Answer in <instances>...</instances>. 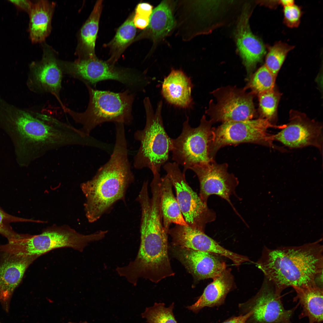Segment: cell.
<instances>
[{
	"label": "cell",
	"mask_w": 323,
	"mask_h": 323,
	"mask_svg": "<svg viewBox=\"0 0 323 323\" xmlns=\"http://www.w3.org/2000/svg\"><path fill=\"white\" fill-rule=\"evenodd\" d=\"M294 48L281 41L268 47L265 65L274 75L276 77L288 53Z\"/></svg>",
	"instance_id": "obj_27"
},
{
	"label": "cell",
	"mask_w": 323,
	"mask_h": 323,
	"mask_svg": "<svg viewBox=\"0 0 323 323\" xmlns=\"http://www.w3.org/2000/svg\"><path fill=\"white\" fill-rule=\"evenodd\" d=\"M41 60L32 62L28 84L31 89L36 88L44 92L58 93L61 88V69L56 57L57 53L50 46L43 45Z\"/></svg>",
	"instance_id": "obj_17"
},
{
	"label": "cell",
	"mask_w": 323,
	"mask_h": 323,
	"mask_svg": "<svg viewBox=\"0 0 323 323\" xmlns=\"http://www.w3.org/2000/svg\"><path fill=\"white\" fill-rule=\"evenodd\" d=\"M37 258L0 252V302L6 311L15 290L28 268Z\"/></svg>",
	"instance_id": "obj_18"
},
{
	"label": "cell",
	"mask_w": 323,
	"mask_h": 323,
	"mask_svg": "<svg viewBox=\"0 0 323 323\" xmlns=\"http://www.w3.org/2000/svg\"><path fill=\"white\" fill-rule=\"evenodd\" d=\"M272 283L264 277L256 294L245 304L247 312L252 314L248 320L250 323H292L291 319L298 306L285 309Z\"/></svg>",
	"instance_id": "obj_12"
},
{
	"label": "cell",
	"mask_w": 323,
	"mask_h": 323,
	"mask_svg": "<svg viewBox=\"0 0 323 323\" xmlns=\"http://www.w3.org/2000/svg\"><path fill=\"white\" fill-rule=\"evenodd\" d=\"M212 124L203 115L199 126L193 128L188 118L183 124L179 136L172 138V159L183 167V174L194 166L215 160L211 158L210 154L213 138Z\"/></svg>",
	"instance_id": "obj_7"
},
{
	"label": "cell",
	"mask_w": 323,
	"mask_h": 323,
	"mask_svg": "<svg viewBox=\"0 0 323 323\" xmlns=\"http://www.w3.org/2000/svg\"><path fill=\"white\" fill-rule=\"evenodd\" d=\"M127 147L126 136L117 135L109 159L91 179L81 184L86 199L85 215L89 223L98 220L117 201L124 199L127 188L134 181Z\"/></svg>",
	"instance_id": "obj_3"
},
{
	"label": "cell",
	"mask_w": 323,
	"mask_h": 323,
	"mask_svg": "<svg viewBox=\"0 0 323 323\" xmlns=\"http://www.w3.org/2000/svg\"><path fill=\"white\" fill-rule=\"evenodd\" d=\"M152 5L148 3L139 4L135 9V13L150 17L153 10Z\"/></svg>",
	"instance_id": "obj_34"
},
{
	"label": "cell",
	"mask_w": 323,
	"mask_h": 323,
	"mask_svg": "<svg viewBox=\"0 0 323 323\" xmlns=\"http://www.w3.org/2000/svg\"><path fill=\"white\" fill-rule=\"evenodd\" d=\"M246 90L227 86L213 91L216 102L210 100L205 112L212 123L252 119L255 113L253 94Z\"/></svg>",
	"instance_id": "obj_10"
},
{
	"label": "cell",
	"mask_w": 323,
	"mask_h": 323,
	"mask_svg": "<svg viewBox=\"0 0 323 323\" xmlns=\"http://www.w3.org/2000/svg\"><path fill=\"white\" fill-rule=\"evenodd\" d=\"M56 3L47 0L32 3L29 13V37L33 43L43 42L51 29V20Z\"/></svg>",
	"instance_id": "obj_21"
},
{
	"label": "cell",
	"mask_w": 323,
	"mask_h": 323,
	"mask_svg": "<svg viewBox=\"0 0 323 323\" xmlns=\"http://www.w3.org/2000/svg\"><path fill=\"white\" fill-rule=\"evenodd\" d=\"M146 114L144 128L135 132V139L140 144L138 150L135 156L133 166L137 169L149 168L152 171L159 172L161 167L167 162L169 153L172 149V138L164 129L162 111V101L158 103L155 112L150 99L144 100Z\"/></svg>",
	"instance_id": "obj_5"
},
{
	"label": "cell",
	"mask_w": 323,
	"mask_h": 323,
	"mask_svg": "<svg viewBox=\"0 0 323 323\" xmlns=\"http://www.w3.org/2000/svg\"><path fill=\"white\" fill-rule=\"evenodd\" d=\"M249 16V7L246 6L240 17L235 33L238 48L249 73L262 60L266 52L262 42L251 31Z\"/></svg>",
	"instance_id": "obj_19"
},
{
	"label": "cell",
	"mask_w": 323,
	"mask_h": 323,
	"mask_svg": "<svg viewBox=\"0 0 323 323\" xmlns=\"http://www.w3.org/2000/svg\"><path fill=\"white\" fill-rule=\"evenodd\" d=\"M19 9L23 10L28 13L31 7L32 2L29 0H9Z\"/></svg>",
	"instance_id": "obj_36"
},
{
	"label": "cell",
	"mask_w": 323,
	"mask_h": 323,
	"mask_svg": "<svg viewBox=\"0 0 323 323\" xmlns=\"http://www.w3.org/2000/svg\"><path fill=\"white\" fill-rule=\"evenodd\" d=\"M62 67L67 72L92 85L102 80H114L134 89L141 87L146 81L143 74L116 68L94 57L79 58L71 62L64 61Z\"/></svg>",
	"instance_id": "obj_11"
},
{
	"label": "cell",
	"mask_w": 323,
	"mask_h": 323,
	"mask_svg": "<svg viewBox=\"0 0 323 323\" xmlns=\"http://www.w3.org/2000/svg\"><path fill=\"white\" fill-rule=\"evenodd\" d=\"M149 17L135 13L133 19V22L135 27L143 29L149 24Z\"/></svg>",
	"instance_id": "obj_35"
},
{
	"label": "cell",
	"mask_w": 323,
	"mask_h": 323,
	"mask_svg": "<svg viewBox=\"0 0 323 323\" xmlns=\"http://www.w3.org/2000/svg\"><path fill=\"white\" fill-rule=\"evenodd\" d=\"M213 279L197 301L187 307L188 310L197 313L204 307H213L223 304L233 286V277L231 270L226 269Z\"/></svg>",
	"instance_id": "obj_23"
},
{
	"label": "cell",
	"mask_w": 323,
	"mask_h": 323,
	"mask_svg": "<svg viewBox=\"0 0 323 323\" xmlns=\"http://www.w3.org/2000/svg\"><path fill=\"white\" fill-rule=\"evenodd\" d=\"M284 22L287 26L291 28H296L300 24L302 15L300 7L293 4L292 5L284 7Z\"/></svg>",
	"instance_id": "obj_33"
},
{
	"label": "cell",
	"mask_w": 323,
	"mask_h": 323,
	"mask_svg": "<svg viewBox=\"0 0 323 323\" xmlns=\"http://www.w3.org/2000/svg\"><path fill=\"white\" fill-rule=\"evenodd\" d=\"M228 165L219 164L215 160L194 166L190 169L196 174L200 184L199 196L207 203L211 195H217L232 205L230 196L234 194L238 184L237 178L228 171Z\"/></svg>",
	"instance_id": "obj_13"
},
{
	"label": "cell",
	"mask_w": 323,
	"mask_h": 323,
	"mask_svg": "<svg viewBox=\"0 0 323 323\" xmlns=\"http://www.w3.org/2000/svg\"><path fill=\"white\" fill-rule=\"evenodd\" d=\"M32 222L42 223L43 221L17 217L5 212L0 207V234L9 241L18 237L20 234L15 231L10 225L11 223Z\"/></svg>",
	"instance_id": "obj_31"
},
{
	"label": "cell",
	"mask_w": 323,
	"mask_h": 323,
	"mask_svg": "<svg viewBox=\"0 0 323 323\" xmlns=\"http://www.w3.org/2000/svg\"><path fill=\"white\" fill-rule=\"evenodd\" d=\"M173 187L171 182L167 175L161 177L160 186L161 209L163 226L168 233L172 223L188 226L174 196Z\"/></svg>",
	"instance_id": "obj_24"
},
{
	"label": "cell",
	"mask_w": 323,
	"mask_h": 323,
	"mask_svg": "<svg viewBox=\"0 0 323 323\" xmlns=\"http://www.w3.org/2000/svg\"><path fill=\"white\" fill-rule=\"evenodd\" d=\"M0 127L11 139L21 167L28 166L51 151L67 146H86L88 141L80 129L9 103L0 109Z\"/></svg>",
	"instance_id": "obj_1"
},
{
	"label": "cell",
	"mask_w": 323,
	"mask_h": 323,
	"mask_svg": "<svg viewBox=\"0 0 323 323\" xmlns=\"http://www.w3.org/2000/svg\"><path fill=\"white\" fill-rule=\"evenodd\" d=\"M323 247L318 243L298 246H264L256 266L273 285L276 292L290 287L315 283L323 272Z\"/></svg>",
	"instance_id": "obj_2"
},
{
	"label": "cell",
	"mask_w": 323,
	"mask_h": 323,
	"mask_svg": "<svg viewBox=\"0 0 323 323\" xmlns=\"http://www.w3.org/2000/svg\"><path fill=\"white\" fill-rule=\"evenodd\" d=\"M136 31L133 19L129 18L118 29L113 40V45L117 48L124 47L133 39Z\"/></svg>",
	"instance_id": "obj_32"
},
{
	"label": "cell",
	"mask_w": 323,
	"mask_h": 323,
	"mask_svg": "<svg viewBox=\"0 0 323 323\" xmlns=\"http://www.w3.org/2000/svg\"><path fill=\"white\" fill-rule=\"evenodd\" d=\"M252 314V312L249 311L244 315L230 318L223 323H246Z\"/></svg>",
	"instance_id": "obj_37"
},
{
	"label": "cell",
	"mask_w": 323,
	"mask_h": 323,
	"mask_svg": "<svg viewBox=\"0 0 323 323\" xmlns=\"http://www.w3.org/2000/svg\"><path fill=\"white\" fill-rule=\"evenodd\" d=\"M278 3L284 7L289 6L294 4V1L293 0H282L279 1Z\"/></svg>",
	"instance_id": "obj_38"
},
{
	"label": "cell",
	"mask_w": 323,
	"mask_h": 323,
	"mask_svg": "<svg viewBox=\"0 0 323 323\" xmlns=\"http://www.w3.org/2000/svg\"><path fill=\"white\" fill-rule=\"evenodd\" d=\"M106 230L92 234H81L67 225H53L40 234H21L18 238L4 244L5 252L13 254L37 258L51 251L61 248H70L80 252L91 243L104 238Z\"/></svg>",
	"instance_id": "obj_4"
},
{
	"label": "cell",
	"mask_w": 323,
	"mask_h": 323,
	"mask_svg": "<svg viewBox=\"0 0 323 323\" xmlns=\"http://www.w3.org/2000/svg\"><path fill=\"white\" fill-rule=\"evenodd\" d=\"M273 135L274 141L292 149L312 146L323 153L322 127L304 115L292 116L290 122Z\"/></svg>",
	"instance_id": "obj_14"
},
{
	"label": "cell",
	"mask_w": 323,
	"mask_h": 323,
	"mask_svg": "<svg viewBox=\"0 0 323 323\" xmlns=\"http://www.w3.org/2000/svg\"><path fill=\"white\" fill-rule=\"evenodd\" d=\"M174 303L166 307L163 303H155L147 308L142 316L148 323H177L173 315Z\"/></svg>",
	"instance_id": "obj_29"
},
{
	"label": "cell",
	"mask_w": 323,
	"mask_h": 323,
	"mask_svg": "<svg viewBox=\"0 0 323 323\" xmlns=\"http://www.w3.org/2000/svg\"><path fill=\"white\" fill-rule=\"evenodd\" d=\"M259 108L262 118L273 125L280 98L279 94L274 89L258 95Z\"/></svg>",
	"instance_id": "obj_30"
},
{
	"label": "cell",
	"mask_w": 323,
	"mask_h": 323,
	"mask_svg": "<svg viewBox=\"0 0 323 323\" xmlns=\"http://www.w3.org/2000/svg\"><path fill=\"white\" fill-rule=\"evenodd\" d=\"M102 1L96 3L91 14L81 28L75 54L79 58L84 54L94 57L95 43L102 8Z\"/></svg>",
	"instance_id": "obj_25"
},
{
	"label": "cell",
	"mask_w": 323,
	"mask_h": 323,
	"mask_svg": "<svg viewBox=\"0 0 323 323\" xmlns=\"http://www.w3.org/2000/svg\"><path fill=\"white\" fill-rule=\"evenodd\" d=\"M149 24L155 39L164 36L172 29L175 22L170 8L166 2H162L153 11Z\"/></svg>",
	"instance_id": "obj_26"
},
{
	"label": "cell",
	"mask_w": 323,
	"mask_h": 323,
	"mask_svg": "<svg viewBox=\"0 0 323 323\" xmlns=\"http://www.w3.org/2000/svg\"><path fill=\"white\" fill-rule=\"evenodd\" d=\"M88 86L90 96L88 107L85 112L74 117L77 123L82 125L80 129L85 135L90 136L97 126L106 122L128 125L132 123L134 94L129 90L115 93Z\"/></svg>",
	"instance_id": "obj_6"
},
{
	"label": "cell",
	"mask_w": 323,
	"mask_h": 323,
	"mask_svg": "<svg viewBox=\"0 0 323 323\" xmlns=\"http://www.w3.org/2000/svg\"><path fill=\"white\" fill-rule=\"evenodd\" d=\"M276 76L272 74L264 65L262 66L251 77L244 88L251 90L253 94H259L273 89Z\"/></svg>",
	"instance_id": "obj_28"
},
{
	"label": "cell",
	"mask_w": 323,
	"mask_h": 323,
	"mask_svg": "<svg viewBox=\"0 0 323 323\" xmlns=\"http://www.w3.org/2000/svg\"><path fill=\"white\" fill-rule=\"evenodd\" d=\"M163 168L175 189L176 199L188 226L204 232L206 224L215 220V213L188 185L185 174L177 164L167 162Z\"/></svg>",
	"instance_id": "obj_9"
},
{
	"label": "cell",
	"mask_w": 323,
	"mask_h": 323,
	"mask_svg": "<svg viewBox=\"0 0 323 323\" xmlns=\"http://www.w3.org/2000/svg\"><path fill=\"white\" fill-rule=\"evenodd\" d=\"M170 250L195 280L213 279L226 269L225 263L214 254L172 245Z\"/></svg>",
	"instance_id": "obj_16"
},
{
	"label": "cell",
	"mask_w": 323,
	"mask_h": 323,
	"mask_svg": "<svg viewBox=\"0 0 323 323\" xmlns=\"http://www.w3.org/2000/svg\"><path fill=\"white\" fill-rule=\"evenodd\" d=\"M193 85L190 78L183 71L173 69L163 80L161 93L169 103L183 108L192 105Z\"/></svg>",
	"instance_id": "obj_20"
},
{
	"label": "cell",
	"mask_w": 323,
	"mask_h": 323,
	"mask_svg": "<svg viewBox=\"0 0 323 323\" xmlns=\"http://www.w3.org/2000/svg\"><path fill=\"white\" fill-rule=\"evenodd\" d=\"M0 323H1L0 322Z\"/></svg>",
	"instance_id": "obj_39"
},
{
	"label": "cell",
	"mask_w": 323,
	"mask_h": 323,
	"mask_svg": "<svg viewBox=\"0 0 323 323\" xmlns=\"http://www.w3.org/2000/svg\"><path fill=\"white\" fill-rule=\"evenodd\" d=\"M168 234L172 238L171 245L218 254L229 258L237 266L245 260L244 256L224 248L204 232L188 226L176 225L170 229Z\"/></svg>",
	"instance_id": "obj_15"
},
{
	"label": "cell",
	"mask_w": 323,
	"mask_h": 323,
	"mask_svg": "<svg viewBox=\"0 0 323 323\" xmlns=\"http://www.w3.org/2000/svg\"><path fill=\"white\" fill-rule=\"evenodd\" d=\"M296 295L294 301L301 308L299 319L306 317L308 323H321L323 320V289L316 283L302 287H293Z\"/></svg>",
	"instance_id": "obj_22"
},
{
	"label": "cell",
	"mask_w": 323,
	"mask_h": 323,
	"mask_svg": "<svg viewBox=\"0 0 323 323\" xmlns=\"http://www.w3.org/2000/svg\"><path fill=\"white\" fill-rule=\"evenodd\" d=\"M281 126L274 125L266 119L225 122L216 128L213 127V138L210 147L211 158L215 160L218 150L224 147L244 143L255 144L284 151L274 144L273 134L268 133L269 128L281 129Z\"/></svg>",
	"instance_id": "obj_8"
}]
</instances>
